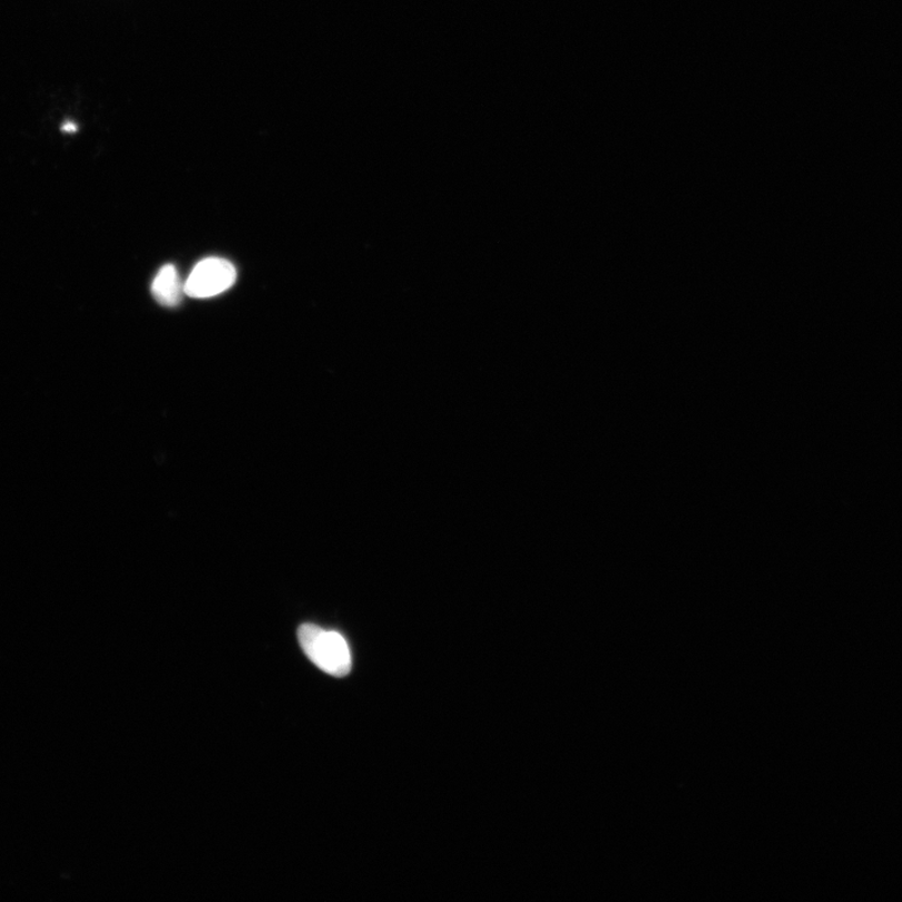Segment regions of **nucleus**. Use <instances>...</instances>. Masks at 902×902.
Segmentation results:
<instances>
[{"mask_svg":"<svg viewBox=\"0 0 902 902\" xmlns=\"http://www.w3.org/2000/svg\"><path fill=\"white\" fill-rule=\"evenodd\" d=\"M298 639L308 659L322 672L338 679L350 673L351 651L344 635L317 624H302Z\"/></svg>","mask_w":902,"mask_h":902,"instance_id":"1","label":"nucleus"},{"mask_svg":"<svg viewBox=\"0 0 902 902\" xmlns=\"http://www.w3.org/2000/svg\"><path fill=\"white\" fill-rule=\"evenodd\" d=\"M238 272L233 264L220 258L202 260L184 282L186 295L193 299H208L220 295L237 281Z\"/></svg>","mask_w":902,"mask_h":902,"instance_id":"2","label":"nucleus"},{"mask_svg":"<svg viewBox=\"0 0 902 902\" xmlns=\"http://www.w3.org/2000/svg\"><path fill=\"white\" fill-rule=\"evenodd\" d=\"M183 293L184 283H182L178 269L173 264H166L153 280V298L162 307L174 308L180 305Z\"/></svg>","mask_w":902,"mask_h":902,"instance_id":"3","label":"nucleus"},{"mask_svg":"<svg viewBox=\"0 0 902 902\" xmlns=\"http://www.w3.org/2000/svg\"><path fill=\"white\" fill-rule=\"evenodd\" d=\"M62 130L68 133H73L77 131V126L73 122H68L62 127Z\"/></svg>","mask_w":902,"mask_h":902,"instance_id":"4","label":"nucleus"}]
</instances>
